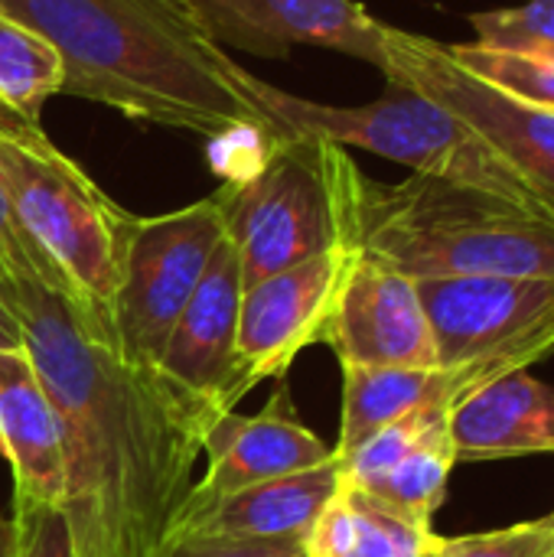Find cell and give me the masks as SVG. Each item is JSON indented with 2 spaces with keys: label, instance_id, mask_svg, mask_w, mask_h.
I'll return each instance as SVG.
<instances>
[{
  "label": "cell",
  "instance_id": "cell-18",
  "mask_svg": "<svg viewBox=\"0 0 554 557\" xmlns=\"http://www.w3.org/2000/svg\"><path fill=\"white\" fill-rule=\"evenodd\" d=\"M460 460H509L554 454V385L526 369L470 392L451 414Z\"/></svg>",
  "mask_w": 554,
  "mask_h": 557
},
{
  "label": "cell",
  "instance_id": "cell-19",
  "mask_svg": "<svg viewBox=\"0 0 554 557\" xmlns=\"http://www.w3.org/2000/svg\"><path fill=\"white\" fill-rule=\"evenodd\" d=\"M431 535L343 483L304 545L307 557H424Z\"/></svg>",
  "mask_w": 554,
  "mask_h": 557
},
{
  "label": "cell",
  "instance_id": "cell-22",
  "mask_svg": "<svg viewBox=\"0 0 554 557\" xmlns=\"http://www.w3.org/2000/svg\"><path fill=\"white\" fill-rule=\"evenodd\" d=\"M451 59L477 78L554 111V52L545 49H496L480 42H444Z\"/></svg>",
  "mask_w": 554,
  "mask_h": 557
},
{
  "label": "cell",
  "instance_id": "cell-8",
  "mask_svg": "<svg viewBox=\"0 0 554 557\" xmlns=\"http://www.w3.org/2000/svg\"><path fill=\"white\" fill-rule=\"evenodd\" d=\"M379 72L464 117L554 202V111L477 78L451 59L444 42L395 26H385Z\"/></svg>",
  "mask_w": 554,
  "mask_h": 557
},
{
  "label": "cell",
  "instance_id": "cell-24",
  "mask_svg": "<svg viewBox=\"0 0 554 557\" xmlns=\"http://www.w3.org/2000/svg\"><path fill=\"white\" fill-rule=\"evenodd\" d=\"M473 42L496 49H545L554 52V0H522L496 10L470 13Z\"/></svg>",
  "mask_w": 554,
  "mask_h": 557
},
{
  "label": "cell",
  "instance_id": "cell-23",
  "mask_svg": "<svg viewBox=\"0 0 554 557\" xmlns=\"http://www.w3.org/2000/svg\"><path fill=\"white\" fill-rule=\"evenodd\" d=\"M0 281L13 290L26 287V284H39V287L59 290L72 300H82L75 294V287L69 284V277L46 258V251L20 225L3 186H0Z\"/></svg>",
  "mask_w": 554,
  "mask_h": 557
},
{
  "label": "cell",
  "instance_id": "cell-12",
  "mask_svg": "<svg viewBox=\"0 0 554 557\" xmlns=\"http://www.w3.org/2000/svg\"><path fill=\"white\" fill-rule=\"evenodd\" d=\"M219 42L281 59L294 46H323L382 65L385 26L356 0H183Z\"/></svg>",
  "mask_w": 554,
  "mask_h": 557
},
{
  "label": "cell",
  "instance_id": "cell-5",
  "mask_svg": "<svg viewBox=\"0 0 554 557\" xmlns=\"http://www.w3.org/2000/svg\"><path fill=\"white\" fill-rule=\"evenodd\" d=\"M251 91L278 124V134H317L346 150L359 147L408 166L415 176L480 189L554 222V202L549 196H542L464 117L415 88L389 82L376 101L356 108L307 101L255 75Z\"/></svg>",
  "mask_w": 554,
  "mask_h": 557
},
{
  "label": "cell",
  "instance_id": "cell-20",
  "mask_svg": "<svg viewBox=\"0 0 554 557\" xmlns=\"http://www.w3.org/2000/svg\"><path fill=\"white\" fill-rule=\"evenodd\" d=\"M457 463L454 437H451V418L431 428L392 470H385L379 480L362 486L369 499L395 512L398 519L411 522L421 532H431L434 512L441 509L447 496V480Z\"/></svg>",
  "mask_w": 554,
  "mask_h": 557
},
{
  "label": "cell",
  "instance_id": "cell-9",
  "mask_svg": "<svg viewBox=\"0 0 554 557\" xmlns=\"http://www.w3.org/2000/svg\"><path fill=\"white\" fill-rule=\"evenodd\" d=\"M418 297L444 369L529 346L554 352V277H428Z\"/></svg>",
  "mask_w": 554,
  "mask_h": 557
},
{
  "label": "cell",
  "instance_id": "cell-4",
  "mask_svg": "<svg viewBox=\"0 0 554 557\" xmlns=\"http://www.w3.org/2000/svg\"><path fill=\"white\" fill-rule=\"evenodd\" d=\"M359 166L317 134H271L212 196L242 261L245 290L333 248H356Z\"/></svg>",
  "mask_w": 554,
  "mask_h": 557
},
{
  "label": "cell",
  "instance_id": "cell-15",
  "mask_svg": "<svg viewBox=\"0 0 554 557\" xmlns=\"http://www.w3.org/2000/svg\"><path fill=\"white\" fill-rule=\"evenodd\" d=\"M545 349H509L500 356H487L467 366H434V369H405V366H343V411H340V437L333 454L346 457L376 431L392 421L428 408V405H460L470 392L490 385L500 375L529 369L542 362Z\"/></svg>",
  "mask_w": 554,
  "mask_h": 557
},
{
  "label": "cell",
  "instance_id": "cell-7",
  "mask_svg": "<svg viewBox=\"0 0 554 557\" xmlns=\"http://www.w3.org/2000/svg\"><path fill=\"white\" fill-rule=\"evenodd\" d=\"M222 238L225 222L212 196L163 215H134L108 310L111 336L127 362L157 369L163 346Z\"/></svg>",
  "mask_w": 554,
  "mask_h": 557
},
{
  "label": "cell",
  "instance_id": "cell-28",
  "mask_svg": "<svg viewBox=\"0 0 554 557\" xmlns=\"http://www.w3.org/2000/svg\"><path fill=\"white\" fill-rule=\"evenodd\" d=\"M0 349H23V323L16 317V290L0 281Z\"/></svg>",
  "mask_w": 554,
  "mask_h": 557
},
{
  "label": "cell",
  "instance_id": "cell-26",
  "mask_svg": "<svg viewBox=\"0 0 554 557\" xmlns=\"http://www.w3.org/2000/svg\"><path fill=\"white\" fill-rule=\"evenodd\" d=\"M157 557H307L304 539H202V535H173Z\"/></svg>",
  "mask_w": 554,
  "mask_h": 557
},
{
  "label": "cell",
  "instance_id": "cell-14",
  "mask_svg": "<svg viewBox=\"0 0 554 557\" xmlns=\"http://www.w3.org/2000/svg\"><path fill=\"white\" fill-rule=\"evenodd\" d=\"M202 454L209 457V470L199 483H193L183 509L206 506L245 486L317 470L336 457L333 447L297 418L284 379L258 414L229 411L212 421L202 434Z\"/></svg>",
  "mask_w": 554,
  "mask_h": 557
},
{
  "label": "cell",
  "instance_id": "cell-27",
  "mask_svg": "<svg viewBox=\"0 0 554 557\" xmlns=\"http://www.w3.org/2000/svg\"><path fill=\"white\" fill-rule=\"evenodd\" d=\"M20 525V555L16 557H75L65 516L46 506H13Z\"/></svg>",
  "mask_w": 554,
  "mask_h": 557
},
{
  "label": "cell",
  "instance_id": "cell-3",
  "mask_svg": "<svg viewBox=\"0 0 554 557\" xmlns=\"http://www.w3.org/2000/svg\"><path fill=\"white\" fill-rule=\"evenodd\" d=\"M353 245L411 281L473 274L554 277L552 219L428 176L376 183L359 173Z\"/></svg>",
  "mask_w": 554,
  "mask_h": 557
},
{
  "label": "cell",
  "instance_id": "cell-31",
  "mask_svg": "<svg viewBox=\"0 0 554 557\" xmlns=\"http://www.w3.org/2000/svg\"><path fill=\"white\" fill-rule=\"evenodd\" d=\"M424 557H431V555H424Z\"/></svg>",
  "mask_w": 554,
  "mask_h": 557
},
{
  "label": "cell",
  "instance_id": "cell-6",
  "mask_svg": "<svg viewBox=\"0 0 554 557\" xmlns=\"http://www.w3.org/2000/svg\"><path fill=\"white\" fill-rule=\"evenodd\" d=\"M0 186L29 238L108 320L134 215L39 127L0 104Z\"/></svg>",
  "mask_w": 554,
  "mask_h": 557
},
{
  "label": "cell",
  "instance_id": "cell-21",
  "mask_svg": "<svg viewBox=\"0 0 554 557\" xmlns=\"http://www.w3.org/2000/svg\"><path fill=\"white\" fill-rule=\"evenodd\" d=\"M65 85L59 49L23 20L0 10V104L26 121H39L42 104Z\"/></svg>",
  "mask_w": 554,
  "mask_h": 557
},
{
  "label": "cell",
  "instance_id": "cell-10",
  "mask_svg": "<svg viewBox=\"0 0 554 557\" xmlns=\"http://www.w3.org/2000/svg\"><path fill=\"white\" fill-rule=\"evenodd\" d=\"M242 294L238 251L222 238L157 362V375L186 398L202 428L235 411V401L248 395L238 369Z\"/></svg>",
  "mask_w": 554,
  "mask_h": 557
},
{
  "label": "cell",
  "instance_id": "cell-17",
  "mask_svg": "<svg viewBox=\"0 0 554 557\" xmlns=\"http://www.w3.org/2000/svg\"><path fill=\"white\" fill-rule=\"evenodd\" d=\"M340 490H343V463L340 457H333L317 470L245 486L206 506H189L180 512L173 535L235 539V542L307 539V532L340 496Z\"/></svg>",
  "mask_w": 554,
  "mask_h": 557
},
{
  "label": "cell",
  "instance_id": "cell-30",
  "mask_svg": "<svg viewBox=\"0 0 554 557\" xmlns=\"http://www.w3.org/2000/svg\"><path fill=\"white\" fill-rule=\"evenodd\" d=\"M549 557H554V552H552V555H549Z\"/></svg>",
  "mask_w": 554,
  "mask_h": 557
},
{
  "label": "cell",
  "instance_id": "cell-2",
  "mask_svg": "<svg viewBox=\"0 0 554 557\" xmlns=\"http://www.w3.org/2000/svg\"><path fill=\"white\" fill-rule=\"evenodd\" d=\"M0 10L59 49L65 95L209 140L278 134L251 72L183 0H0Z\"/></svg>",
  "mask_w": 554,
  "mask_h": 557
},
{
  "label": "cell",
  "instance_id": "cell-1",
  "mask_svg": "<svg viewBox=\"0 0 554 557\" xmlns=\"http://www.w3.org/2000/svg\"><path fill=\"white\" fill-rule=\"evenodd\" d=\"M23 349L59 414L62 516L75 557H157L202 454V421L157 369L118 352L111 323L82 300L16 287Z\"/></svg>",
  "mask_w": 554,
  "mask_h": 557
},
{
  "label": "cell",
  "instance_id": "cell-25",
  "mask_svg": "<svg viewBox=\"0 0 554 557\" xmlns=\"http://www.w3.org/2000/svg\"><path fill=\"white\" fill-rule=\"evenodd\" d=\"M554 552V512L509 529L441 539L431 535V557H549Z\"/></svg>",
  "mask_w": 554,
  "mask_h": 557
},
{
  "label": "cell",
  "instance_id": "cell-11",
  "mask_svg": "<svg viewBox=\"0 0 554 557\" xmlns=\"http://www.w3.org/2000/svg\"><path fill=\"white\" fill-rule=\"evenodd\" d=\"M353 261L356 248H333L264 277L242 294L238 369L248 392L264 379L281 382L294 359L323 339L327 320Z\"/></svg>",
  "mask_w": 554,
  "mask_h": 557
},
{
  "label": "cell",
  "instance_id": "cell-16",
  "mask_svg": "<svg viewBox=\"0 0 554 557\" xmlns=\"http://www.w3.org/2000/svg\"><path fill=\"white\" fill-rule=\"evenodd\" d=\"M0 454L13 473V506L62 509L59 414L26 349H0Z\"/></svg>",
  "mask_w": 554,
  "mask_h": 557
},
{
  "label": "cell",
  "instance_id": "cell-13",
  "mask_svg": "<svg viewBox=\"0 0 554 557\" xmlns=\"http://www.w3.org/2000/svg\"><path fill=\"white\" fill-rule=\"evenodd\" d=\"M320 343L336 352L340 366H438V349L418 297V281L359 251L343 277Z\"/></svg>",
  "mask_w": 554,
  "mask_h": 557
},
{
  "label": "cell",
  "instance_id": "cell-29",
  "mask_svg": "<svg viewBox=\"0 0 554 557\" xmlns=\"http://www.w3.org/2000/svg\"><path fill=\"white\" fill-rule=\"evenodd\" d=\"M20 555V525L16 519H3L0 516V557H16Z\"/></svg>",
  "mask_w": 554,
  "mask_h": 557
}]
</instances>
